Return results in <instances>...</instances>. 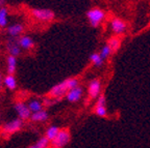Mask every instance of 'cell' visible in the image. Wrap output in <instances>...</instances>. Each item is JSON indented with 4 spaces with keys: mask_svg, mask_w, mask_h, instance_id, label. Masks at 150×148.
I'll return each mask as SVG.
<instances>
[{
    "mask_svg": "<svg viewBox=\"0 0 150 148\" xmlns=\"http://www.w3.org/2000/svg\"><path fill=\"white\" fill-rule=\"evenodd\" d=\"M17 68V59L15 56L9 55L7 57V73L8 75H14Z\"/></svg>",
    "mask_w": 150,
    "mask_h": 148,
    "instance_id": "2e32d148",
    "label": "cell"
},
{
    "mask_svg": "<svg viewBox=\"0 0 150 148\" xmlns=\"http://www.w3.org/2000/svg\"><path fill=\"white\" fill-rule=\"evenodd\" d=\"M6 50H7V52L9 53V55L15 56V57H17L19 54L21 53V48H20V46H19L18 40H14V39H12V40H8V42H7Z\"/></svg>",
    "mask_w": 150,
    "mask_h": 148,
    "instance_id": "8fae6325",
    "label": "cell"
},
{
    "mask_svg": "<svg viewBox=\"0 0 150 148\" xmlns=\"http://www.w3.org/2000/svg\"><path fill=\"white\" fill-rule=\"evenodd\" d=\"M49 142L50 141L47 139L46 137H42V138L39 139V141H37L33 144V146H35V148H48Z\"/></svg>",
    "mask_w": 150,
    "mask_h": 148,
    "instance_id": "7402d4cb",
    "label": "cell"
},
{
    "mask_svg": "<svg viewBox=\"0 0 150 148\" xmlns=\"http://www.w3.org/2000/svg\"><path fill=\"white\" fill-rule=\"evenodd\" d=\"M110 25H112V32L116 33V34H121V33H123L126 30V23L124 21L120 20V19H112Z\"/></svg>",
    "mask_w": 150,
    "mask_h": 148,
    "instance_id": "30bf717a",
    "label": "cell"
},
{
    "mask_svg": "<svg viewBox=\"0 0 150 148\" xmlns=\"http://www.w3.org/2000/svg\"><path fill=\"white\" fill-rule=\"evenodd\" d=\"M1 83H2V77H1V74H0V87H1Z\"/></svg>",
    "mask_w": 150,
    "mask_h": 148,
    "instance_id": "d4e9b609",
    "label": "cell"
},
{
    "mask_svg": "<svg viewBox=\"0 0 150 148\" xmlns=\"http://www.w3.org/2000/svg\"><path fill=\"white\" fill-rule=\"evenodd\" d=\"M82 94H83V89L79 86H76L66 93V98L70 103H77L81 98Z\"/></svg>",
    "mask_w": 150,
    "mask_h": 148,
    "instance_id": "9c48e42d",
    "label": "cell"
},
{
    "mask_svg": "<svg viewBox=\"0 0 150 148\" xmlns=\"http://www.w3.org/2000/svg\"><path fill=\"white\" fill-rule=\"evenodd\" d=\"M31 16L41 22H49L54 19V13L48 8H33L31 10Z\"/></svg>",
    "mask_w": 150,
    "mask_h": 148,
    "instance_id": "277c9868",
    "label": "cell"
},
{
    "mask_svg": "<svg viewBox=\"0 0 150 148\" xmlns=\"http://www.w3.org/2000/svg\"><path fill=\"white\" fill-rule=\"evenodd\" d=\"M105 17V13L100 8H93L90 9L87 13V18L89 20L90 24L92 27H98L100 23L103 21V19Z\"/></svg>",
    "mask_w": 150,
    "mask_h": 148,
    "instance_id": "3957f363",
    "label": "cell"
},
{
    "mask_svg": "<svg viewBox=\"0 0 150 148\" xmlns=\"http://www.w3.org/2000/svg\"><path fill=\"white\" fill-rule=\"evenodd\" d=\"M23 25L21 23H15L7 27V33L11 37L15 38V37H18L19 35H21V33L23 32Z\"/></svg>",
    "mask_w": 150,
    "mask_h": 148,
    "instance_id": "7c38bea8",
    "label": "cell"
},
{
    "mask_svg": "<svg viewBox=\"0 0 150 148\" xmlns=\"http://www.w3.org/2000/svg\"><path fill=\"white\" fill-rule=\"evenodd\" d=\"M112 54V51H110V48L108 47V45H104V46L102 47V49L100 50V53H99V55H100V57L102 58L103 60H105V59H108V57H110V55Z\"/></svg>",
    "mask_w": 150,
    "mask_h": 148,
    "instance_id": "603a6c76",
    "label": "cell"
},
{
    "mask_svg": "<svg viewBox=\"0 0 150 148\" xmlns=\"http://www.w3.org/2000/svg\"><path fill=\"white\" fill-rule=\"evenodd\" d=\"M90 60L93 63V65H95L96 67H100L101 65L103 64V59L100 57L99 53H93L91 56H90Z\"/></svg>",
    "mask_w": 150,
    "mask_h": 148,
    "instance_id": "44dd1931",
    "label": "cell"
},
{
    "mask_svg": "<svg viewBox=\"0 0 150 148\" xmlns=\"http://www.w3.org/2000/svg\"><path fill=\"white\" fill-rule=\"evenodd\" d=\"M3 84L5 85V87L11 89V90H14L17 87V81L16 78H15L13 75H7L6 77L3 80Z\"/></svg>",
    "mask_w": 150,
    "mask_h": 148,
    "instance_id": "e0dca14e",
    "label": "cell"
},
{
    "mask_svg": "<svg viewBox=\"0 0 150 148\" xmlns=\"http://www.w3.org/2000/svg\"><path fill=\"white\" fill-rule=\"evenodd\" d=\"M22 125H23V120H21L20 118H17V119H13V120L6 122L2 126V131L5 134H15L19 130H21Z\"/></svg>",
    "mask_w": 150,
    "mask_h": 148,
    "instance_id": "5b68a950",
    "label": "cell"
},
{
    "mask_svg": "<svg viewBox=\"0 0 150 148\" xmlns=\"http://www.w3.org/2000/svg\"><path fill=\"white\" fill-rule=\"evenodd\" d=\"M15 110H16L17 114H18L19 118L21 119V120H26L28 118H30L31 115V112L29 111L28 109V107L26 104L22 102H19L15 105Z\"/></svg>",
    "mask_w": 150,
    "mask_h": 148,
    "instance_id": "52a82bcc",
    "label": "cell"
},
{
    "mask_svg": "<svg viewBox=\"0 0 150 148\" xmlns=\"http://www.w3.org/2000/svg\"><path fill=\"white\" fill-rule=\"evenodd\" d=\"M8 22V12L4 6L0 7V27H6Z\"/></svg>",
    "mask_w": 150,
    "mask_h": 148,
    "instance_id": "d6986e66",
    "label": "cell"
},
{
    "mask_svg": "<svg viewBox=\"0 0 150 148\" xmlns=\"http://www.w3.org/2000/svg\"><path fill=\"white\" fill-rule=\"evenodd\" d=\"M108 47L110 48V51L112 53H116L121 47V39L119 37H110L108 42Z\"/></svg>",
    "mask_w": 150,
    "mask_h": 148,
    "instance_id": "9a60e30c",
    "label": "cell"
},
{
    "mask_svg": "<svg viewBox=\"0 0 150 148\" xmlns=\"http://www.w3.org/2000/svg\"><path fill=\"white\" fill-rule=\"evenodd\" d=\"M27 107H28V109H29V111H30L31 113H35V112L43 110V104L39 100L29 101V103L27 104Z\"/></svg>",
    "mask_w": 150,
    "mask_h": 148,
    "instance_id": "ac0fdd59",
    "label": "cell"
},
{
    "mask_svg": "<svg viewBox=\"0 0 150 148\" xmlns=\"http://www.w3.org/2000/svg\"><path fill=\"white\" fill-rule=\"evenodd\" d=\"M100 91H101L100 80H98V79L92 80L89 84V88H88V93H89L90 98H92V100L96 98V97L100 94Z\"/></svg>",
    "mask_w": 150,
    "mask_h": 148,
    "instance_id": "ba28073f",
    "label": "cell"
},
{
    "mask_svg": "<svg viewBox=\"0 0 150 148\" xmlns=\"http://www.w3.org/2000/svg\"><path fill=\"white\" fill-rule=\"evenodd\" d=\"M30 119L35 122H43V121H46L48 119V113L44 110H40V111L35 112V113H31Z\"/></svg>",
    "mask_w": 150,
    "mask_h": 148,
    "instance_id": "5bb4252c",
    "label": "cell"
},
{
    "mask_svg": "<svg viewBox=\"0 0 150 148\" xmlns=\"http://www.w3.org/2000/svg\"><path fill=\"white\" fill-rule=\"evenodd\" d=\"M4 3H5V0H0V7L4 6Z\"/></svg>",
    "mask_w": 150,
    "mask_h": 148,
    "instance_id": "cb8c5ba5",
    "label": "cell"
},
{
    "mask_svg": "<svg viewBox=\"0 0 150 148\" xmlns=\"http://www.w3.org/2000/svg\"><path fill=\"white\" fill-rule=\"evenodd\" d=\"M95 114L99 117H106L108 111H106V101L104 94H100L97 100L96 107H95Z\"/></svg>",
    "mask_w": 150,
    "mask_h": 148,
    "instance_id": "8992f818",
    "label": "cell"
},
{
    "mask_svg": "<svg viewBox=\"0 0 150 148\" xmlns=\"http://www.w3.org/2000/svg\"><path fill=\"white\" fill-rule=\"evenodd\" d=\"M78 86V80L75 78H69L64 80L61 83L56 84L55 86L51 88L49 94L53 98H59V97L66 95V93L68 92L70 89Z\"/></svg>",
    "mask_w": 150,
    "mask_h": 148,
    "instance_id": "6da1fadb",
    "label": "cell"
},
{
    "mask_svg": "<svg viewBox=\"0 0 150 148\" xmlns=\"http://www.w3.org/2000/svg\"><path fill=\"white\" fill-rule=\"evenodd\" d=\"M18 44L20 46L21 49H24V50H29L33 47V40L30 36H27V35H24V36H21L18 39Z\"/></svg>",
    "mask_w": 150,
    "mask_h": 148,
    "instance_id": "4fadbf2b",
    "label": "cell"
},
{
    "mask_svg": "<svg viewBox=\"0 0 150 148\" xmlns=\"http://www.w3.org/2000/svg\"><path fill=\"white\" fill-rule=\"evenodd\" d=\"M70 131L67 130V128H63V130H59L55 138L50 142H51L52 148H63L70 142Z\"/></svg>",
    "mask_w": 150,
    "mask_h": 148,
    "instance_id": "7a4b0ae2",
    "label": "cell"
},
{
    "mask_svg": "<svg viewBox=\"0 0 150 148\" xmlns=\"http://www.w3.org/2000/svg\"><path fill=\"white\" fill-rule=\"evenodd\" d=\"M59 132V127L56 126V125H51L50 127H48V130L46 131V137L47 139L49 140V141H52V140L55 138V136L57 135V133Z\"/></svg>",
    "mask_w": 150,
    "mask_h": 148,
    "instance_id": "ffe728a7",
    "label": "cell"
}]
</instances>
